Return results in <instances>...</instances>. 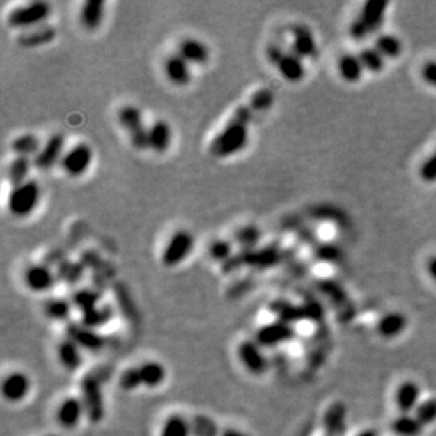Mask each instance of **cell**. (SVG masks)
I'll return each mask as SVG.
<instances>
[{
	"instance_id": "cell-37",
	"label": "cell",
	"mask_w": 436,
	"mask_h": 436,
	"mask_svg": "<svg viewBox=\"0 0 436 436\" xmlns=\"http://www.w3.org/2000/svg\"><path fill=\"white\" fill-rule=\"evenodd\" d=\"M12 150L17 157L37 155L41 150L40 140L34 134H22L12 141Z\"/></svg>"
},
{
	"instance_id": "cell-39",
	"label": "cell",
	"mask_w": 436,
	"mask_h": 436,
	"mask_svg": "<svg viewBox=\"0 0 436 436\" xmlns=\"http://www.w3.org/2000/svg\"><path fill=\"white\" fill-rule=\"evenodd\" d=\"M233 240L242 249H254L261 240V231L254 225H247L233 233Z\"/></svg>"
},
{
	"instance_id": "cell-28",
	"label": "cell",
	"mask_w": 436,
	"mask_h": 436,
	"mask_svg": "<svg viewBox=\"0 0 436 436\" xmlns=\"http://www.w3.org/2000/svg\"><path fill=\"white\" fill-rule=\"evenodd\" d=\"M104 3L100 0H89L84 3L81 10V24L86 30H96L103 20Z\"/></svg>"
},
{
	"instance_id": "cell-13",
	"label": "cell",
	"mask_w": 436,
	"mask_h": 436,
	"mask_svg": "<svg viewBox=\"0 0 436 436\" xmlns=\"http://www.w3.org/2000/svg\"><path fill=\"white\" fill-rule=\"evenodd\" d=\"M293 52L299 59H313L318 54V47L311 29L305 24L293 27Z\"/></svg>"
},
{
	"instance_id": "cell-11",
	"label": "cell",
	"mask_w": 436,
	"mask_h": 436,
	"mask_svg": "<svg viewBox=\"0 0 436 436\" xmlns=\"http://www.w3.org/2000/svg\"><path fill=\"white\" fill-rule=\"evenodd\" d=\"M65 139L63 134L57 133L52 134L47 143L41 147L40 153L34 158V166L38 170H48L61 158L63 159V150H64Z\"/></svg>"
},
{
	"instance_id": "cell-48",
	"label": "cell",
	"mask_w": 436,
	"mask_h": 436,
	"mask_svg": "<svg viewBox=\"0 0 436 436\" xmlns=\"http://www.w3.org/2000/svg\"><path fill=\"white\" fill-rule=\"evenodd\" d=\"M419 176L425 182H436V151L425 159L421 166Z\"/></svg>"
},
{
	"instance_id": "cell-47",
	"label": "cell",
	"mask_w": 436,
	"mask_h": 436,
	"mask_svg": "<svg viewBox=\"0 0 436 436\" xmlns=\"http://www.w3.org/2000/svg\"><path fill=\"white\" fill-rule=\"evenodd\" d=\"M319 288H320L326 295L331 297L335 302L342 304V302L346 299L345 291H343L342 287L338 286L335 281L322 280V281H319Z\"/></svg>"
},
{
	"instance_id": "cell-4",
	"label": "cell",
	"mask_w": 436,
	"mask_h": 436,
	"mask_svg": "<svg viewBox=\"0 0 436 436\" xmlns=\"http://www.w3.org/2000/svg\"><path fill=\"white\" fill-rule=\"evenodd\" d=\"M51 15V6L47 2H33L13 9L8 16V23L15 29H36L41 26Z\"/></svg>"
},
{
	"instance_id": "cell-33",
	"label": "cell",
	"mask_w": 436,
	"mask_h": 436,
	"mask_svg": "<svg viewBox=\"0 0 436 436\" xmlns=\"http://www.w3.org/2000/svg\"><path fill=\"white\" fill-rule=\"evenodd\" d=\"M381 56L384 59H398L403 52V42L398 37L393 34H381L375 40V47H374Z\"/></svg>"
},
{
	"instance_id": "cell-41",
	"label": "cell",
	"mask_w": 436,
	"mask_h": 436,
	"mask_svg": "<svg viewBox=\"0 0 436 436\" xmlns=\"http://www.w3.org/2000/svg\"><path fill=\"white\" fill-rule=\"evenodd\" d=\"M192 432L189 422L180 415L170 416L162 426L161 436H189Z\"/></svg>"
},
{
	"instance_id": "cell-19",
	"label": "cell",
	"mask_w": 436,
	"mask_h": 436,
	"mask_svg": "<svg viewBox=\"0 0 436 436\" xmlns=\"http://www.w3.org/2000/svg\"><path fill=\"white\" fill-rule=\"evenodd\" d=\"M173 140L171 126L166 120H155L148 129L150 148L158 154L166 153Z\"/></svg>"
},
{
	"instance_id": "cell-34",
	"label": "cell",
	"mask_w": 436,
	"mask_h": 436,
	"mask_svg": "<svg viewBox=\"0 0 436 436\" xmlns=\"http://www.w3.org/2000/svg\"><path fill=\"white\" fill-rule=\"evenodd\" d=\"M72 305L79 309L84 313L92 311L98 306L100 301V291L99 290H91V288H82L72 294Z\"/></svg>"
},
{
	"instance_id": "cell-27",
	"label": "cell",
	"mask_w": 436,
	"mask_h": 436,
	"mask_svg": "<svg viewBox=\"0 0 436 436\" xmlns=\"http://www.w3.org/2000/svg\"><path fill=\"white\" fill-rule=\"evenodd\" d=\"M84 412H85V408H84L82 401H79L78 398H67L61 404L57 416L63 426L74 428L81 421V416Z\"/></svg>"
},
{
	"instance_id": "cell-12",
	"label": "cell",
	"mask_w": 436,
	"mask_h": 436,
	"mask_svg": "<svg viewBox=\"0 0 436 436\" xmlns=\"http://www.w3.org/2000/svg\"><path fill=\"white\" fill-rule=\"evenodd\" d=\"M26 286L36 293H44L54 287L59 280L47 264H33L24 272Z\"/></svg>"
},
{
	"instance_id": "cell-32",
	"label": "cell",
	"mask_w": 436,
	"mask_h": 436,
	"mask_svg": "<svg viewBox=\"0 0 436 436\" xmlns=\"http://www.w3.org/2000/svg\"><path fill=\"white\" fill-rule=\"evenodd\" d=\"M59 357L63 366L68 370H77L82 364V355L81 348L72 342L71 339H67L60 343L59 346Z\"/></svg>"
},
{
	"instance_id": "cell-50",
	"label": "cell",
	"mask_w": 436,
	"mask_h": 436,
	"mask_svg": "<svg viewBox=\"0 0 436 436\" xmlns=\"http://www.w3.org/2000/svg\"><path fill=\"white\" fill-rule=\"evenodd\" d=\"M304 309H305V316L306 319H311L313 322L316 320H320L322 316H323V309L322 306L315 302V301H309L306 304H304Z\"/></svg>"
},
{
	"instance_id": "cell-7",
	"label": "cell",
	"mask_w": 436,
	"mask_h": 436,
	"mask_svg": "<svg viewBox=\"0 0 436 436\" xmlns=\"http://www.w3.org/2000/svg\"><path fill=\"white\" fill-rule=\"evenodd\" d=\"M82 404L88 418L92 422L96 423L103 419L104 408L100 381L93 374H88L82 380Z\"/></svg>"
},
{
	"instance_id": "cell-26",
	"label": "cell",
	"mask_w": 436,
	"mask_h": 436,
	"mask_svg": "<svg viewBox=\"0 0 436 436\" xmlns=\"http://www.w3.org/2000/svg\"><path fill=\"white\" fill-rule=\"evenodd\" d=\"M407 328V318L400 312H390L378 320L377 331L384 338L398 336Z\"/></svg>"
},
{
	"instance_id": "cell-9",
	"label": "cell",
	"mask_w": 436,
	"mask_h": 436,
	"mask_svg": "<svg viewBox=\"0 0 436 436\" xmlns=\"http://www.w3.org/2000/svg\"><path fill=\"white\" fill-rule=\"evenodd\" d=\"M294 335H295V331L293 328V325L281 322V320H276V322L263 326L261 329H258L256 335V342L260 346L271 348V346H277L280 343L291 341Z\"/></svg>"
},
{
	"instance_id": "cell-55",
	"label": "cell",
	"mask_w": 436,
	"mask_h": 436,
	"mask_svg": "<svg viewBox=\"0 0 436 436\" xmlns=\"http://www.w3.org/2000/svg\"><path fill=\"white\" fill-rule=\"evenodd\" d=\"M357 436H378V435L374 429H367V430H363L361 433H359Z\"/></svg>"
},
{
	"instance_id": "cell-25",
	"label": "cell",
	"mask_w": 436,
	"mask_h": 436,
	"mask_svg": "<svg viewBox=\"0 0 436 436\" xmlns=\"http://www.w3.org/2000/svg\"><path fill=\"white\" fill-rule=\"evenodd\" d=\"M421 390L414 381H405V383L397 391V405L403 414H410L419 405Z\"/></svg>"
},
{
	"instance_id": "cell-14",
	"label": "cell",
	"mask_w": 436,
	"mask_h": 436,
	"mask_svg": "<svg viewBox=\"0 0 436 436\" xmlns=\"http://www.w3.org/2000/svg\"><path fill=\"white\" fill-rule=\"evenodd\" d=\"M239 357L243 366L253 374H263L267 370V357L261 352V346L257 342H243L239 346Z\"/></svg>"
},
{
	"instance_id": "cell-3",
	"label": "cell",
	"mask_w": 436,
	"mask_h": 436,
	"mask_svg": "<svg viewBox=\"0 0 436 436\" xmlns=\"http://www.w3.org/2000/svg\"><path fill=\"white\" fill-rule=\"evenodd\" d=\"M118 119H119L120 126L129 132L132 146L136 150L143 151V150L150 148L148 130L143 125V118H141V112L139 107L133 104L123 106L118 114Z\"/></svg>"
},
{
	"instance_id": "cell-42",
	"label": "cell",
	"mask_w": 436,
	"mask_h": 436,
	"mask_svg": "<svg viewBox=\"0 0 436 436\" xmlns=\"http://www.w3.org/2000/svg\"><path fill=\"white\" fill-rule=\"evenodd\" d=\"M274 104V93H272L267 88L257 89L249 102V106L251 107L253 112H265L270 107Z\"/></svg>"
},
{
	"instance_id": "cell-43",
	"label": "cell",
	"mask_w": 436,
	"mask_h": 436,
	"mask_svg": "<svg viewBox=\"0 0 436 436\" xmlns=\"http://www.w3.org/2000/svg\"><path fill=\"white\" fill-rule=\"evenodd\" d=\"M208 253H209L212 260L221 261L224 264L226 260H229L233 256V253H232V243L229 240H225V239L215 240V242L210 243V246L208 249Z\"/></svg>"
},
{
	"instance_id": "cell-15",
	"label": "cell",
	"mask_w": 436,
	"mask_h": 436,
	"mask_svg": "<svg viewBox=\"0 0 436 436\" xmlns=\"http://www.w3.org/2000/svg\"><path fill=\"white\" fill-rule=\"evenodd\" d=\"M67 335L72 342H75L79 348L86 350H100L103 348V338L98 335L93 329L86 328L85 325L71 323L67 328Z\"/></svg>"
},
{
	"instance_id": "cell-18",
	"label": "cell",
	"mask_w": 436,
	"mask_h": 436,
	"mask_svg": "<svg viewBox=\"0 0 436 436\" xmlns=\"http://www.w3.org/2000/svg\"><path fill=\"white\" fill-rule=\"evenodd\" d=\"M178 54L187 61L196 65H203L209 61V48L196 38H184L180 42Z\"/></svg>"
},
{
	"instance_id": "cell-31",
	"label": "cell",
	"mask_w": 436,
	"mask_h": 436,
	"mask_svg": "<svg viewBox=\"0 0 436 436\" xmlns=\"http://www.w3.org/2000/svg\"><path fill=\"white\" fill-rule=\"evenodd\" d=\"M339 72L346 82L355 84V82L360 81V78L364 72V67H363L359 56L346 54V56H343L339 60Z\"/></svg>"
},
{
	"instance_id": "cell-23",
	"label": "cell",
	"mask_w": 436,
	"mask_h": 436,
	"mask_svg": "<svg viewBox=\"0 0 436 436\" xmlns=\"http://www.w3.org/2000/svg\"><path fill=\"white\" fill-rule=\"evenodd\" d=\"M270 311L274 313L279 320L293 325L294 322H299L302 319H306L304 305H294L288 301L277 299L270 304Z\"/></svg>"
},
{
	"instance_id": "cell-46",
	"label": "cell",
	"mask_w": 436,
	"mask_h": 436,
	"mask_svg": "<svg viewBox=\"0 0 436 436\" xmlns=\"http://www.w3.org/2000/svg\"><path fill=\"white\" fill-rule=\"evenodd\" d=\"M119 386L125 391H132V390H136L137 387L143 386L139 367H132V368L125 370L119 378Z\"/></svg>"
},
{
	"instance_id": "cell-49",
	"label": "cell",
	"mask_w": 436,
	"mask_h": 436,
	"mask_svg": "<svg viewBox=\"0 0 436 436\" xmlns=\"http://www.w3.org/2000/svg\"><path fill=\"white\" fill-rule=\"evenodd\" d=\"M315 256L322 261H335L339 257V250L332 244H319L315 247Z\"/></svg>"
},
{
	"instance_id": "cell-40",
	"label": "cell",
	"mask_w": 436,
	"mask_h": 436,
	"mask_svg": "<svg viewBox=\"0 0 436 436\" xmlns=\"http://www.w3.org/2000/svg\"><path fill=\"white\" fill-rule=\"evenodd\" d=\"M359 59L364 67V70L378 74L384 70L386 65V59L381 56V54L375 48H364L360 54Z\"/></svg>"
},
{
	"instance_id": "cell-2",
	"label": "cell",
	"mask_w": 436,
	"mask_h": 436,
	"mask_svg": "<svg viewBox=\"0 0 436 436\" xmlns=\"http://www.w3.org/2000/svg\"><path fill=\"white\" fill-rule=\"evenodd\" d=\"M389 2L386 0H368L363 6L359 16L350 24L352 38L361 41L370 34L375 33L384 22Z\"/></svg>"
},
{
	"instance_id": "cell-30",
	"label": "cell",
	"mask_w": 436,
	"mask_h": 436,
	"mask_svg": "<svg viewBox=\"0 0 436 436\" xmlns=\"http://www.w3.org/2000/svg\"><path fill=\"white\" fill-rule=\"evenodd\" d=\"M139 371L141 375L143 386L154 389L158 387L162 381L166 380V368L161 363L147 361L139 366Z\"/></svg>"
},
{
	"instance_id": "cell-1",
	"label": "cell",
	"mask_w": 436,
	"mask_h": 436,
	"mask_svg": "<svg viewBox=\"0 0 436 436\" xmlns=\"http://www.w3.org/2000/svg\"><path fill=\"white\" fill-rule=\"evenodd\" d=\"M253 119V111L249 104H242L224 127L210 143V154L217 158L231 157L242 151L249 141V123Z\"/></svg>"
},
{
	"instance_id": "cell-35",
	"label": "cell",
	"mask_w": 436,
	"mask_h": 436,
	"mask_svg": "<svg viewBox=\"0 0 436 436\" xmlns=\"http://www.w3.org/2000/svg\"><path fill=\"white\" fill-rule=\"evenodd\" d=\"M112 318H114L112 306L109 305L96 306L92 311L82 315V325L95 331V328H100V326L106 325Z\"/></svg>"
},
{
	"instance_id": "cell-45",
	"label": "cell",
	"mask_w": 436,
	"mask_h": 436,
	"mask_svg": "<svg viewBox=\"0 0 436 436\" xmlns=\"http://www.w3.org/2000/svg\"><path fill=\"white\" fill-rule=\"evenodd\" d=\"M81 263L86 267H91L93 270V272L96 274V272H111L112 274V267L111 264H107L96 251H85L82 253V257H81Z\"/></svg>"
},
{
	"instance_id": "cell-20",
	"label": "cell",
	"mask_w": 436,
	"mask_h": 436,
	"mask_svg": "<svg viewBox=\"0 0 436 436\" xmlns=\"http://www.w3.org/2000/svg\"><path fill=\"white\" fill-rule=\"evenodd\" d=\"M30 391V380L24 373H12L3 381V396L12 403L22 401Z\"/></svg>"
},
{
	"instance_id": "cell-54",
	"label": "cell",
	"mask_w": 436,
	"mask_h": 436,
	"mask_svg": "<svg viewBox=\"0 0 436 436\" xmlns=\"http://www.w3.org/2000/svg\"><path fill=\"white\" fill-rule=\"evenodd\" d=\"M222 436H247L246 433H243V432H240V430H236V429H226L224 433H222Z\"/></svg>"
},
{
	"instance_id": "cell-6",
	"label": "cell",
	"mask_w": 436,
	"mask_h": 436,
	"mask_svg": "<svg viewBox=\"0 0 436 436\" xmlns=\"http://www.w3.org/2000/svg\"><path fill=\"white\" fill-rule=\"evenodd\" d=\"M194 244L195 239L188 231H177L169 240L164 251H162V264L167 267H176L181 264L194 250Z\"/></svg>"
},
{
	"instance_id": "cell-8",
	"label": "cell",
	"mask_w": 436,
	"mask_h": 436,
	"mask_svg": "<svg viewBox=\"0 0 436 436\" xmlns=\"http://www.w3.org/2000/svg\"><path fill=\"white\" fill-rule=\"evenodd\" d=\"M92 158H93L92 148L86 143H79L64 154L61 159V166L70 177L77 178L88 171V169L92 164Z\"/></svg>"
},
{
	"instance_id": "cell-22",
	"label": "cell",
	"mask_w": 436,
	"mask_h": 436,
	"mask_svg": "<svg viewBox=\"0 0 436 436\" xmlns=\"http://www.w3.org/2000/svg\"><path fill=\"white\" fill-rule=\"evenodd\" d=\"M276 67L279 68L281 77L288 82L297 84L301 82L305 77V67L302 64V59H299L293 51L284 52Z\"/></svg>"
},
{
	"instance_id": "cell-29",
	"label": "cell",
	"mask_w": 436,
	"mask_h": 436,
	"mask_svg": "<svg viewBox=\"0 0 436 436\" xmlns=\"http://www.w3.org/2000/svg\"><path fill=\"white\" fill-rule=\"evenodd\" d=\"M30 169H31V161L29 157H16L13 161H10L6 177L12 188H16L27 182Z\"/></svg>"
},
{
	"instance_id": "cell-44",
	"label": "cell",
	"mask_w": 436,
	"mask_h": 436,
	"mask_svg": "<svg viewBox=\"0 0 436 436\" xmlns=\"http://www.w3.org/2000/svg\"><path fill=\"white\" fill-rule=\"evenodd\" d=\"M414 416L421 422L422 426L433 423L436 421V400L430 398L421 403L416 407Z\"/></svg>"
},
{
	"instance_id": "cell-51",
	"label": "cell",
	"mask_w": 436,
	"mask_h": 436,
	"mask_svg": "<svg viewBox=\"0 0 436 436\" xmlns=\"http://www.w3.org/2000/svg\"><path fill=\"white\" fill-rule=\"evenodd\" d=\"M422 78L426 84L436 88V61H428L423 64Z\"/></svg>"
},
{
	"instance_id": "cell-5",
	"label": "cell",
	"mask_w": 436,
	"mask_h": 436,
	"mask_svg": "<svg viewBox=\"0 0 436 436\" xmlns=\"http://www.w3.org/2000/svg\"><path fill=\"white\" fill-rule=\"evenodd\" d=\"M40 194H41L40 185L34 180H30L23 185L12 188L8 202L9 210L17 217L29 216L37 208Z\"/></svg>"
},
{
	"instance_id": "cell-36",
	"label": "cell",
	"mask_w": 436,
	"mask_h": 436,
	"mask_svg": "<svg viewBox=\"0 0 436 436\" xmlns=\"http://www.w3.org/2000/svg\"><path fill=\"white\" fill-rule=\"evenodd\" d=\"M422 425L421 422L410 415V414H403L398 418L394 419L391 429L394 433L400 435V436H418L422 432Z\"/></svg>"
},
{
	"instance_id": "cell-52",
	"label": "cell",
	"mask_w": 436,
	"mask_h": 436,
	"mask_svg": "<svg viewBox=\"0 0 436 436\" xmlns=\"http://www.w3.org/2000/svg\"><path fill=\"white\" fill-rule=\"evenodd\" d=\"M286 51H283L277 44H270L265 49V56H267V60L270 63H272L274 65H277V63L280 61V59L283 57V54Z\"/></svg>"
},
{
	"instance_id": "cell-38",
	"label": "cell",
	"mask_w": 436,
	"mask_h": 436,
	"mask_svg": "<svg viewBox=\"0 0 436 436\" xmlns=\"http://www.w3.org/2000/svg\"><path fill=\"white\" fill-rule=\"evenodd\" d=\"M44 313L49 319L56 320H64L71 313V302L63 299V298H49L44 301Z\"/></svg>"
},
{
	"instance_id": "cell-24",
	"label": "cell",
	"mask_w": 436,
	"mask_h": 436,
	"mask_svg": "<svg viewBox=\"0 0 436 436\" xmlns=\"http://www.w3.org/2000/svg\"><path fill=\"white\" fill-rule=\"evenodd\" d=\"M85 274V265L81 261H72L65 258L57 265V280L67 284L68 287L77 286Z\"/></svg>"
},
{
	"instance_id": "cell-16",
	"label": "cell",
	"mask_w": 436,
	"mask_h": 436,
	"mask_svg": "<svg viewBox=\"0 0 436 436\" xmlns=\"http://www.w3.org/2000/svg\"><path fill=\"white\" fill-rule=\"evenodd\" d=\"M188 64L189 63H187L180 54L170 56L164 63V72L167 79L176 86H187L192 79Z\"/></svg>"
},
{
	"instance_id": "cell-21",
	"label": "cell",
	"mask_w": 436,
	"mask_h": 436,
	"mask_svg": "<svg viewBox=\"0 0 436 436\" xmlns=\"http://www.w3.org/2000/svg\"><path fill=\"white\" fill-rule=\"evenodd\" d=\"M57 37V31L52 26H38L17 37V44L24 48H36L52 42Z\"/></svg>"
},
{
	"instance_id": "cell-10",
	"label": "cell",
	"mask_w": 436,
	"mask_h": 436,
	"mask_svg": "<svg viewBox=\"0 0 436 436\" xmlns=\"http://www.w3.org/2000/svg\"><path fill=\"white\" fill-rule=\"evenodd\" d=\"M284 260V250L279 243H270L260 250L250 249L247 267L256 270H267L271 267H276Z\"/></svg>"
},
{
	"instance_id": "cell-17",
	"label": "cell",
	"mask_w": 436,
	"mask_h": 436,
	"mask_svg": "<svg viewBox=\"0 0 436 436\" xmlns=\"http://www.w3.org/2000/svg\"><path fill=\"white\" fill-rule=\"evenodd\" d=\"M323 428L326 436H343L346 430V407L342 403H335L326 410Z\"/></svg>"
},
{
	"instance_id": "cell-53",
	"label": "cell",
	"mask_w": 436,
	"mask_h": 436,
	"mask_svg": "<svg viewBox=\"0 0 436 436\" xmlns=\"http://www.w3.org/2000/svg\"><path fill=\"white\" fill-rule=\"evenodd\" d=\"M428 272H429V276L433 279V281L436 283V256L435 257H432L429 261H428Z\"/></svg>"
}]
</instances>
